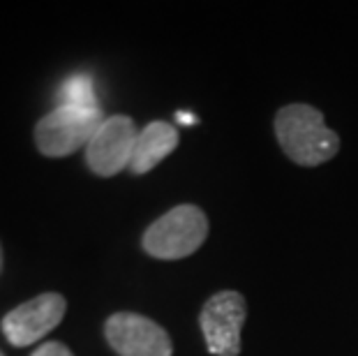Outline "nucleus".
<instances>
[{
    "mask_svg": "<svg viewBox=\"0 0 358 356\" xmlns=\"http://www.w3.org/2000/svg\"><path fill=\"white\" fill-rule=\"evenodd\" d=\"M280 148L296 164L317 166L340 150V137L324 123V113L310 104L296 102L282 107L275 116Z\"/></svg>",
    "mask_w": 358,
    "mask_h": 356,
    "instance_id": "obj_1",
    "label": "nucleus"
},
{
    "mask_svg": "<svg viewBox=\"0 0 358 356\" xmlns=\"http://www.w3.org/2000/svg\"><path fill=\"white\" fill-rule=\"evenodd\" d=\"M208 236V218L192 204L171 208L157 218L141 238L143 250L155 259H182L194 255Z\"/></svg>",
    "mask_w": 358,
    "mask_h": 356,
    "instance_id": "obj_2",
    "label": "nucleus"
},
{
    "mask_svg": "<svg viewBox=\"0 0 358 356\" xmlns=\"http://www.w3.org/2000/svg\"><path fill=\"white\" fill-rule=\"evenodd\" d=\"M102 109H79L58 104L35 125V146L47 157H65L88 146L102 125Z\"/></svg>",
    "mask_w": 358,
    "mask_h": 356,
    "instance_id": "obj_3",
    "label": "nucleus"
},
{
    "mask_svg": "<svg viewBox=\"0 0 358 356\" xmlns=\"http://www.w3.org/2000/svg\"><path fill=\"white\" fill-rule=\"evenodd\" d=\"M248 317V306L241 292H217L201 308V333L206 350L215 356L241 354V331Z\"/></svg>",
    "mask_w": 358,
    "mask_h": 356,
    "instance_id": "obj_4",
    "label": "nucleus"
},
{
    "mask_svg": "<svg viewBox=\"0 0 358 356\" xmlns=\"http://www.w3.org/2000/svg\"><path fill=\"white\" fill-rule=\"evenodd\" d=\"M136 137L139 132L129 116H111L102 120V125L97 127V132L86 146V162L90 171L109 178L116 176L118 171L129 169Z\"/></svg>",
    "mask_w": 358,
    "mask_h": 356,
    "instance_id": "obj_5",
    "label": "nucleus"
},
{
    "mask_svg": "<svg viewBox=\"0 0 358 356\" xmlns=\"http://www.w3.org/2000/svg\"><path fill=\"white\" fill-rule=\"evenodd\" d=\"M106 343L118 356H171V338L159 324L136 313H116L104 324Z\"/></svg>",
    "mask_w": 358,
    "mask_h": 356,
    "instance_id": "obj_6",
    "label": "nucleus"
},
{
    "mask_svg": "<svg viewBox=\"0 0 358 356\" xmlns=\"http://www.w3.org/2000/svg\"><path fill=\"white\" fill-rule=\"evenodd\" d=\"M67 301L58 292H44L21 303L3 317V333L14 347H28L42 340L63 322Z\"/></svg>",
    "mask_w": 358,
    "mask_h": 356,
    "instance_id": "obj_7",
    "label": "nucleus"
},
{
    "mask_svg": "<svg viewBox=\"0 0 358 356\" xmlns=\"http://www.w3.org/2000/svg\"><path fill=\"white\" fill-rule=\"evenodd\" d=\"M178 146V130L166 120H153L139 132L134 143V155L129 162V171L134 176L148 173L150 169L164 160L166 155L173 153Z\"/></svg>",
    "mask_w": 358,
    "mask_h": 356,
    "instance_id": "obj_8",
    "label": "nucleus"
},
{
    "mask_svg": "<svg viewBox=\"0 0 358 356\" xmlns=\"http://www.w3.org/2000/svg\"><path fill=\"white\" fill-rule=\"evenodd\" d=\"M60 104L65 107H79V109H100L97 104V93L93 86V79L88 74H74L65 79L58 90Z\"/></svg>",
    "mask_w": 358,
    "mask_h": 356,
    "instance_id": "obj_9",
    "label": "nucleus"
},
{
    "mask_svg": "<svg viewBox=\"0 0 358 356\" xmlns=\"http://www.w3.org/2000/svg\"><path fill=\"white\" fill-rule=\"evenodd\" d=\"M33 356H74V354L63 343H44L33 352Z\"/></svg>",
    "mask_w": 358,
    "mask_h": 356,
    "instance_id": "obj_10",
    "label": "nucleus"
},
{
    "mask_svg": "<svg viewBox=\"0 0 358 356\" xmlns=\"http://www.w3.org/2000/svg\"><path fill=\"white\" fill-rule=\"evenodd\" d=\"M178 120H180L182 125H194L196 123V118L192 116V113H182V111L178 113Z\"/></svg>",
    "mask_w": 358,
    "mask_h": 356,
    "instance_id": "obj_11",
    "label": "nucleus"
},
{
    "mask_svg": "<svg viewBox=\"0 0 358 356\" xmlns=\"http://www.w3.org/2000/svg\"><path fill=\"white\" fill-rule=\"evenodd\" d=\"M0 271H3V245H0Z\"/></svg>",
    "mask_w": 358,
    "mask_h": 356,
    "instance_id": "obj_12",
    "label": "nucleus"
},
{
    "mask_svg": "<svg viewBox=\"0 0 358 356\" xmlns=\"http://www.w3.org/2000/svg\"><path fill=\"white\" fill-rule=\"evenodd\" d=\"M0 356H3V354H0Z\"/></svg>",
    "mask_w": 358,
    "mask_h": 356,
    "instance_id": "obj_13",
    "label": "nucleus"
}]
</instances>
